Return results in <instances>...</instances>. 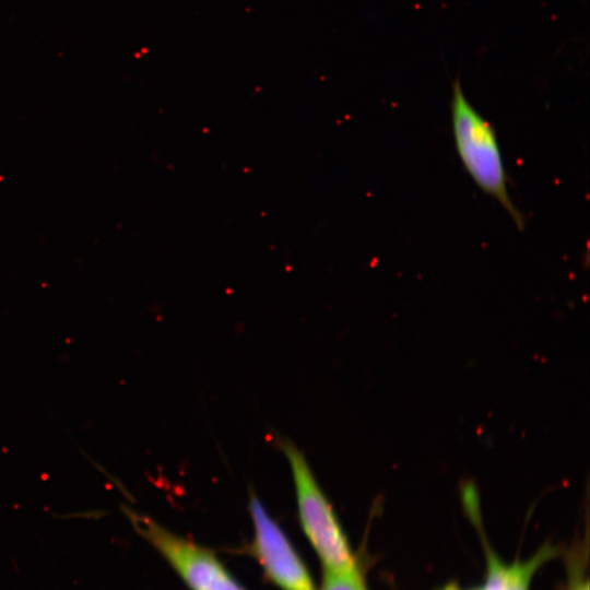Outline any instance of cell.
Returning a JSON list of instances; mask_svg holds the SVG:
<instances>
[{
  "label": "cell",
  "mask_w": 590,
  "mask_h": 590,
  "mask_svg": "<svg viewBox=\"0 0 590 590\" xmlns=\"http://www.w3.org/2000/svg\"><path fill=\"white\" fill-rule=\"evenodd\" d=\"M450 113L456 150L468 174L482 191L503 206L516 227L522 231L526 219L509 196L496 131L469 102L459 78L452 82Z\"/></svg>",
  "instance_id": "obj_1"
},
{
  "label": "cell",
  "mask_w": 590,
  "mask_h": 590,
  "mask_svg": "<svg viewBox=\"0 0 590 590\" xmlns=\"http://www.w3.org/2000/svg\"><path fill=\"white\" fill-rule=\"evenodd\" d=\"M281 447L291 468L302 529L323 570L362 574L337 515L304 453L287 440L282 441Z\"/></svg>",
  "instance_id": "obj_2"
},
{
  "label": "cell",
  "mask_w": 590,
  "mask_h": 590,
  "mask_svg": "<svg viewBox=\"0 0 590 590\" xmlns=\"http://www.w3.org/2000/svg\"><path fill=\"white\" fill-rule=\"evenodd\" d=\"M123 512L190 590H245L212 551L169 531L149 516L126 507Z\"/></svg>",
  "instance_id": "obj_3"
},
{
  "label": "cell",
  "mask_w": 590,
  "mask_h": 590,
  "mask_svg": "<svg viewBox=\"0 0 590 590\" xmlns=\"http://www.w3.org/2000/svg\"><path fill=\"white\" fill-rule=\"evenodd\" d=\"M249 511L253 528L250 552L266 577L281 590H318L287 535L256 496L250 498Z\"/></svg>",
  "instance_id": "obj_4"
},
{
  "label": "cell",
  "mask_w": 590,
  "mask_h": 590,
  "mask_svg": "<svg viewBox=\"0 0 590 590\" xmlns=\"http://www.w3.org/2000/svg\"><path fill=\"white\" fill-rule=\"evenodd\" d=\"M555 553V548L545 545L529 559L505 564L487 548L486 580L483 586L488 590H529L535 571Z\"/></svg>",
  "instance_id": "obj_5"
},
{
  "label": "cell",
  "mask_w": 590,
  "mask_h": 590,
  "mask_svg": "<svg viewBox=\"0 0 590 590\" xmlns=\"http://www.w3.org/2000/svg\"><path fill=\"white\" fill-rule=\"evenodd\" d=\"M318 590H367L362 574L323 570Z\"/></svg>",
  "instance_id": "obj_6"
},
{
  "label": "cell",
  "mask_w": 590,
  "mask_h": 590,
  "mask_svg": "<svg viewBox=\"0 0 590 590\" xmlns=\"http://www.w3.org/2000/svg\"><path fill=\"white\" fill-rule=\"evenodd\" d=\"M570 590H589V583L587 580H580L574 583Z\"/></svg>",
  "instance_id": "obj_7"
},
{
  "label": "cell",
  "mask_w": 590,
  "mask_h": 590,
  "mask_svg": "<svg viewBox=\"0 0 590 590\" xmlns=\"http://www.w3.org/2000/svg\"><path fill=\"white\" fill-rule=\"evenodd\" d=\"M441 590H462L460 589L458 586L456 585H448L446 586L445 588H442ZM474 590H488L487 588H485L484 586L481 587V588H477V589H474Z\"/></svg>",
  "instance_id": "obj_8"
},
{
  "label": "cell",
  "mask_w": 590,
  "mask_h": 590,
  "mask_svg": "<svg viewBox=\"0 0 590 590\" xmlns=\"http://www.w3.org/2000/svg\"><path fill=\"white\" fill-rule=\"evenodd\" d=\"M474 504H475V497H474V495H473V504H472L473 509H474ZM470 515L474 516V518H475V520H476V516H475V514H474V510H473V512H470Z\"/></svg>",
  "instance_id": "obj_9"
}]
</instances>
